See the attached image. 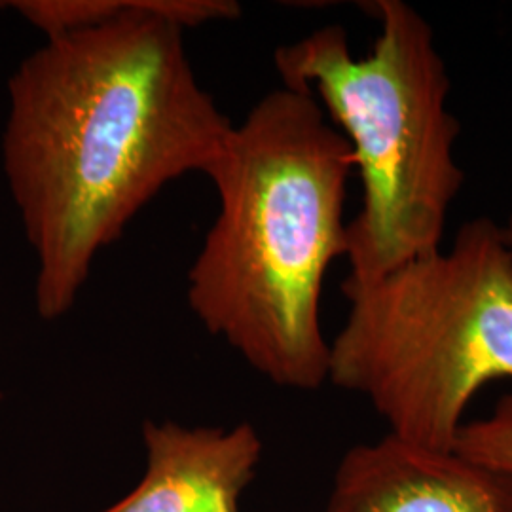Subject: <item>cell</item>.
I'll use <instances>...</instances> for the list:
<instances>
[{"label": "cell", "mask_w": 512, "mask_h": 512, "mask_svg": "<svg viewBox=\"0 0 512 512\" xmlns=\"http://www.w3.org/2000/svg\"><path fill=\"white\" fill-rule=\"evenodd\" d=\"M353 171L351 147L319 101L279 88L232 129L207 173L219 213L188 272V304L277 387L329 382L321 293L330 264L346 255Z\"/></svg>", "instance_id": "cell-2"}, {"label": "cell", "mask_w": 512, "mask_h": 512, "mask_svg": "<svg viewBox=\"0 0 512 512\" xmlns=\"http://www.w3.org/2000/svg\"><path fill=\"white\" fill-rule=\"evenodd\" d=\"M503 232H505V239H507V243L511 245L512 249V215L509 217V220L503 224Z\"/></svg>", "instance_id": "cell-8"}, {"label": "cell", "mask_w": 512, "mask_h": 512, "mask_svg": "<svg viewBox=\"0 0 512 512\" xmlns=\"http://www.w3.org/2000/svg\"><path fill=\"white\" fill-rule=\"evenodd\" d=\"M143 444L141 480L101 512H241L264 452L249 421L226 429L145 420Z\"/></svg>", "instance_id": "cell-6"}, {"label": "cell", "mask_w": 512, "mask_h": 512, "mask_svg": "<svg viewBox=\"0 0 512 512\" xmlns=\"http://www.w3.org/2000/svg\"><path fill=\"white\" fill-rule=\"evenodd\" d=\"M0 399H2V393H0Z\"/></svg>", "instance_id": "cell-9"}, {"label": "cell", "mask_w": 512, "mask_h": 512, "mask_svg": "<svg viewBox=\"0 0 512 512\" xmlns=\"http://www.w3.org/2000/svg\"><path fill=\"white\" fill-rule=\"evenodd\" d=\"M239 14L234 0L52 4L65 35L10 76L0 145L42 319L73 310L97 255L164 186L219 160L234 126L194 73L184 29Z\"/></svg>", "instance_id": "cell-1"}, {"label": "cell", "mask_w": 512, "mask_h": 512, "mask_svg": "<svg viewBox=\"0 0 512 512\" xmlns=\"http://www.w3.org/2000/svg\"><path fill=\"white\" fill-rule=\"evenodd\" d=\"M454 450L476 463L512 475V393L503 395L482 420L465 421Z\"/></svg>", "instance_id": "cell-7"}, {"label": "cell", "mask_w": 512, "mask_h": 512, "mask_svg": "<svg viewBox=\"0 0 512 512\" xmlns=\"http://www.w3.org/2000/svg\"><path fill=\"white\" fill-rule=\"evenodd\" d=\"M380 35L355 57L348 31L327 25L277 48L283 88L308 92L351 147L363 205L346 228L349 275L365 285L439 251L465 171L461 126L448 109L452 80L435 31L404 0L363 4Z\"/></svg>", "instance_id": "cell-3"}, {"label": "cell", "mask_w": 512, "mask_h": 512, "mask_svg": "<svg viewBox=\"0 0 512 512\" xmlns=\"http://www.w3.org/2000/svg\"><path fill=\"white\" fill-rule=\"evenodd\" d=\"M329 384L365 397L391 435L454 450L476 393L512 382V249L503 224L463 222L454 245L342 285Z\"/></svg>", "instance_id": "cell-4"}, {"label": "cell", "mask_w": 512, "mask_h": 512, "mask_svg": "<svg viewBox=\"0 0 512 512\" xmlns=\"http://www.w3.org/2000/svg\"><path fill=\"white\" fill-rule=\"evenodd\" d=\"M323 512H512V475L387 433L344 454Z\"/></svg>", "instance_id": "cell-5"}]
</instances>
